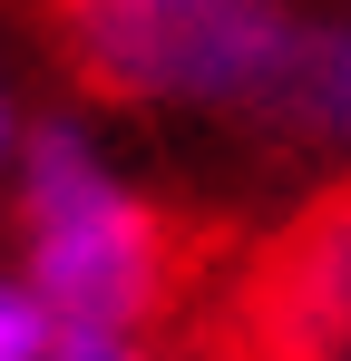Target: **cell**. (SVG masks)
Listing matches in <instances>:
<instances>
[{
  "instance_id": "obj_6",
  "label": "cell",
  "mask_w": 351,
  "mask_h": 361,
  "mask_svg": "<svg viewBox=\"0 0 351 361\" xmlns=\"http://www.w3.org/2000/svg\"><path fill=\"white\" fill-rule=\"evenodd\" d=\"M49 361H166L147 322H58Z\"/></svg>"
},
{
  "instance_id": "obj_5",
  "label": "cell",
  "mask_w": 351,
  "mask_h": 361,
  "mask_svg": "<svg viewBox=\"0 0 351 361\" xmlns=\"http://www.w3.org/2000/svg\"><path fill=\"white\" fill-rule=\"evenodd\" d=\"M49 342H58L49 293L20 274V254H0V361H49Z\"/></svg>"
},
{
  "instance_id": "obj_1",
  "label": "cell",
  "mask_w": 351,
  "mask_h": 361,
  "mask_svg": "<svg viewBox=\"0 0 351 361\" xmlns=\"http://www.w3.org/2000/svg\"><path fill=\"white\" fill-rule=\"evenodd\" d=\"M10 254L58 322H147L176 293V225L88 118H30L10 157Z\"/></svg>"
},
{
  "instance_id": "obj_3",
  "label": "cell",
  "mask_w": 351,
  "mask_h": 361,
  "mask_svg": "<svg viewBox=\"0 0 351 361\" xmlns=\"http://www.w3.org/2000/svg\"><path fill=\"white\" fill-rule=\"evenodd\" d=\"M244 361H351V185L283 215L234 283Z\"/></svg>"
},
{
  "instance_id": "obj_7",
  "label": "cell",
  "mask_w": 351,
  "mask_h": 361,
  "mask_svg": "<svg viewBox=\"0 0 351 361\" xmlns=\"http://www.w3.org/2000/svg\"><path fill=\"white\" fill-rule=\"evenodd\" d=\"M20 137H30V108H20V88H10V59H0V185H10V157H20Z\"/></svg>"
},
{
  "instance_id": "obj_2",
  "label": "cell",
  "mask_w": 351,
  "mask_h": 361,
  "mask_svg": "<svg viewBox=\"0 0 351 361\" xmlns=\"http://www.w3.org/2000/svg\"><path fill=\"white\" fill-rule=\"evenodd\" d=\"M68 78L147 118H273L302 0H49Z\"/></svg>"
},
{
  "instance_id": "obj_4",
  "label": "cell",
  "mask_w": 351,
  "mask_h": 361,
  "mask_svg": "<svg viewBox=\"0 0 351 361\" xmlns=\"http://www.w3.org/2000/svg\"><path fill=\"white\" fill-rule=\"evenodd\" d=\"M273 137L302 147L312 166H332V185H351V0L342 10H302V39L273 88Z\"/></svg>"
}]
</instances>
